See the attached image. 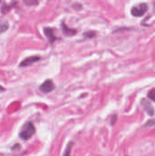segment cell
Wrapping results in <instances>:
<instances>
[{"label": "cell", "mask_w": 155, "mask_h": 156, "mask_svg": "<svg viewBox=\"0 0 155 156\" xmlns=\"http://www.w3.org/2000/svg\"><path fill=\"white\" fill-rule=\"evenodd\" d=\"M35 127L33 125L32 122H27L24 124V126L22 127L20 133H19V137L23 140H28L30 139L34 133H35Z\"/></svg>", "instance_id": "6da1fadb"}, {"label": "cell", "mask_w": 155, "mask_h": 156, "mask_svg": "<svg viewBox=\"0 0 155 156\" xmlns=\"http://www.w3.org/2000/svg\"><path fill=\"white\" fill-rule=\"evenodd\" d=\"M147 11H148V5L145 3H142L133 6L131 10V13L133 16H142Z\"/></svg>", "instance_id": "7a4b0ae2"}, {"label": "cell", "mask_w": 155, "mask_h": 156, "mask_svg": "<svg viewBox=\"0 0 155 156\" xmlns=\"http://www.w3.org/2000/svg\"><path fill=\"white\" fill-rule=\"evenodd\" d=\"M55 88V85H54V82L51 80H47L46 81H44L41 86H40V90L44 93H48V92H51Z\"/></svg>", "instance_id": "3957f363"}, {"label": "cell", "mask_w": 155, "mask_h": 156, "mask_svg": "<svg viewBox=\"0 0 155 156\" xmlns=\"http://www.w3.org/2000/svg\"><path fill=\"white\" fill-rule=\"evenodd\" d=\"M40 60V57L38 56H33V57H29V58H25L20 64H19V67H27V66H30L32 65L33 63L37 62Z\"/></svg>", "instance_id": "277c9868"}, {"label": "cell", "mask_w": 155, "mask_h": 156, "mask_svg": "<svg viewBox=\"0 0 155 156\" xmlns=\"http://www.w3.org/2000/svg\"><path fill=\"white\" fill-rule=\"evenodd\" d=\"M142 106L143 107L144 111L150 115V116H153L154 114V109L153 107V105L151 104V102H149L148 101L146 100H142Z\"/></svg>", "instance_id": "5b68a950"}, {"label": "cell", "mask_w": 155, "mask_h": 156, "mask_svg": "<svg viewBox=\"0 0 155 156\" xmlns=\"http://www.w3.org/2000/svg\"><path fill=\"white\" fill-rule=\"evenodd\" d=\"M44 33L47 36V37L48 38V40L50 41V43H53L57 39V37L55 36L53 28H51V27H44Z\"/></svg>", "instance_id": "8992f818"}, {"label": "cell", "mask_w": 155, "mask_h": 156, "mask_svg": "<svg viewBox=\"0 0 155 156\" xmlns=\"http://www.w3.org/2000/svg\"><path fill=\"white\" fill-rule=\"evenodd\" d=\"M61 27H62V31L65 35L67 36H72V35H75L77 34V30L76 29H73V28H69L68 26H66V24L63 22L61 24Z\"/></svg>", "instance_id": "52a82bcc"}, {"label": "cell", "mask_w": 155, "mask_h": 156, "mask_svg": "<svg viewBox=\"0 0 155 156\" xmlns=\"http://www.w3.org/2000/svg\"><path fill=\"white\" fill-rule=\"evenodd\" d=\"M8 27L9 25L6 21H0V34L6 31L8 29Z\"/></svg>", "instance_id": "ba28073f"}, {"label": "cell", "mask_w": 155, "mask_h": 156, "mask_svg": "<svg viewBox=\"0 0 155 156\" xmlns=\"http://www.w3.org/2000/svg\"><path fill=\"white\" fill-rule=\"evenodd\" d=\"M72 145H73V143H69L65 152H64V155L63 156H70V152H71V149H72Z\"/></svg>", "instance_id": "9c48e42d"}, {"label": "cell", "mask_w": 155, "mask_h": 156, "mask_svg": "<svg viewBox=\"0 0 155 156\" xmlns=\"http://www.w3.org/2000/svg\"><path fill=\"white\" fill-rule=\"evenodd\" d=\"M148 97H149V99H151L152 101H155V89H153V90H151L149 91Z\"/></svg>", "instance_id": "30bf717a"}, {"label": "cell", "mask_w": 155, "mask_h": 156, "mask_svg": "<svg viewBox=\"0 0 155 156\" xmlns=\"http://www.w3.org/2000/svg\"><path fill=\"white\" fill-rule=\"evenodd\" d=\"M155 125V120H151L149 122H147L144 125V127H151V126H153Z\"/></svg>", "instance_id": "8fae6325"}, {"label": "cell", "mask_w": 155, "mask_h": 156, "mask_svg": "<svg viewBox=\"0 0 155 156\" xmlns=\"http://www.w3.org/2000/svg\"><path fill=\"white\" fill-rule=\"evenodd\" d=\"M24 3L27 5H37L38 2L37 1H24Z\"/></svg>", "instance_id": "7c38bea8"}, {"label": "cell", "mask_w": 155, "mask_h": 156, "mask_svg": "<svg viewBox=\"0 0 155 156\" xmlns=\"http://www.w3.org/2000/svg\"><path fill=\"white\" fill-rule=\"evenodd\" d=\"M11 5H3V6H2V12L4 13H5V12H7L11 7H10Z\"/></svg>", "instance_id": "4fadbf2b"}, {"label": "cell", "mask_w": 155, "mask_h": 156, "mask_svg": "<svg viewBox=\"0 0 155 156\" xmlns=\"http://www.w3.org/2000/svg\"><path fill=\"white\" fill-rule=\"evenodd\" d=\"M116 120H117V116H116V115H113L112 118H111V125H114Z\"/></svg>", "instance_id": "5bb4252c"}, {"label": "cell", "mask_w": 155, "mask_h": 156, "mask_svg": "<svg viewBox=\"0 0 155 156\" xmlns=\"http://www.w3.org/2000/svg\"><path fill=\"white\" fill-rule=\"evenodd\" d=\"M85 36H95V32H90V33H85Z\"/></svg>", "instance_id": "9a60e30c"}]
</instances>
